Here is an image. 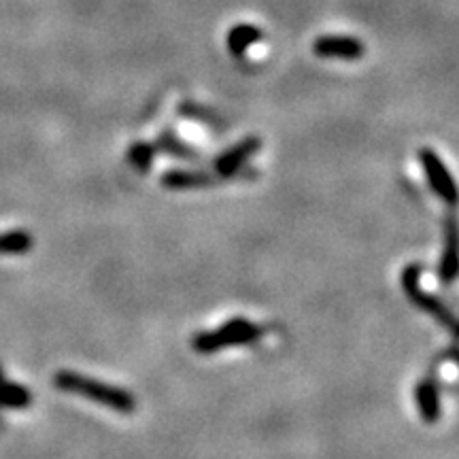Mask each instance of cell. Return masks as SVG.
<instances>
[{
  "label": "cell",
  "instance_id": "obj_7",
  "mask_svg": "<svg viewBox=\"0 0 459 459\" xmlns=\"http://www.w3.org/2000/svg\"><path fill=\"white\" fill-rule=\"evenodd\" d=\"M260 139H255V136H251V139H245L243 143H238V145H234L232 149H228L223 156L217 160V172H220L221 177H232L234 172H237L240 166H243L247 160H249L254 153L260 149Z\"/></svg>",
  "mask_w": 459,
  "mask_h": 459
},
{
  "label": "cell",
  "instance_id": "obj_3",
  "mask_svg": "<svg viewBox=\"0 0 459 459\" xmlns=\"http://www.w3.org/2000/svg\"><path fill=\"white\" fill-rule=\"evenodd\" d=\"M419 273H421V268H419L417 264H411V266L404 268V274H402V287H404L406 296H409L419 308H423V311L438 319L446 330H451L453 334L459 338V317H455V315H453L449 308L438 300V298H434L432 294H426L423 290H419Z\"/></svg>",
  "mask_w": 459,
  "mask_h": 459
},
{
  "label": "cell",
  "instance_id": "obj_11",
  "mask_svg": "<svg viewBox=\"0 0 459 459\" xmlns=\"http://www.w3.org/2000/svg\"><path fill=\"white\" fill-rule=\"evenodd\" d=\"M32 402L26 387L15 385V383L0 381V406H11V409H24Z\"/></svg>",
  "mask_w": 459,
  "mask_h": 459
},
{
  "label": "cell",
  "instance_id": "obj_1",
  "mask_svg": "<svg viewBox=\"0 0 459 459\" xmlns=\"http://www.w3.org/2000/svg\"><path fill=\"white\" fill-rule=\"evenodd\" d=\"M54 383L57 389H62V392L83 395V398L99 402V404H105L108 409L124 412V415H130V412L134 411V398H132L126 389L107 385V383L94 381V378L77 375V372L60 370L54 377Z\"/></svg>",
  "mask_w": 459,
  "mask_h": 459
},
{
  "label": "cell",
  "instance_id": "obj_6",
  "mask_svg": "<svg viewBox=\"0 0 459 459\" xmlns=\"http://www.w3.org/2000/svg\"><path fill=\"white\" fill-rule=\"evenodd\" d=\"M438 274L445 283H453L459 277V223L453 215L446 217L445 223V251Z\"/></svg>",
  "mask_w": 459,
  "mask_h": 459
},
{
  "label": "cell",
  "instance_id": "obj_5",
  "mask_svg": "<svg viewBox=\"0 0 459 459\" xmlns=\"http://www.w3.org/2000/svg\"><path fill=\"white\" fill-rule=\"evenodd\" d=\"M313 51L317 57H328V60H359L364 57V43L353 37H341V34H325L313 43Z\"/></svg>",
  "mask_w": 459,
  "mask_h": 459
},
{
  "label": "cell",
  "instance_id": "obj_9",
  "mask_svg": "<svg viewBox=\"0 0 459 459\" xmlns=\"http://www.w3.org/2000/svg\"><path fill=\"white\" fill-rule=\"evenodd\" d=\"M415 400L419 406V412H421V419L428 423H434L436 419L440 417V398L438 389L432 381H421L417 385Z\"/></svg>",
  "mask_w": 459,
  "mask_h": 459
},
{
  "label": "cell",
  "instance_id": "obj_8",
  "mask_svg": "<svg viewBox=\"0 0 459 459\" xmlns=\"http://www.w3.org/2000/svg\"><path fill=\"white\" fill-rule=\"evenodd\" d=\"M262 39H264L262 28H257L254 24H237L230 28L226 43H228L230 54L240 57L247 54V49L260 43Z\"/></svg>",
  "mask_w": 459,
  "mask_h": 459
},
{
  "label": "cell",
  "instance_id": "obj_4",
  "mask_svg": "<svg viewBox=\"0 0 459 459\" xmlns=\"http://www.w3.org/2000/svg\"><path fill=\"white\" fill-rule=\"evenodd\" d=\"M419 162H421L423 170H426V177L436 196L443 198L446 204H457L459 187L455 186V181H453L446 164L436 156V152H432V149H421V152H419Z\"/></svg>",
  "mask_w": 459,
  "mask_h": 459
},
{
  "label": "cell",
  "instance_id": "obj_10",
  "mask_svg": "<svg viewBox=\"0 0 459 459\" xmlns=\"http://www.w3.org/2000/svg\"><path fill=\"white\" fill-rule=\"evenodd\" d=\"M32 249V237L26 230H9L0 232V254L20 255Z\"/></svg>",
  "mask_w": 459,
  "mask_h": 459
},
{
  "label": "cell",
  "instance_id": "obj_12",
  "mask_svg": "<svg viewBox=\"0 0 459 459\" xmlns=\"http://www.w3.org/2000/svg\"><path fill=\"white\" fill-rule=\"evenodd\" d=\"M211 179L206 175H198V172H187V170H172L169 175H164L162 183L175 189H186V187H198L209 183Z\"/></svg>",
  "mask_w": 459,
  "mask_h": 459
},
{
  "label": "cell",
  "instance_id": "obj_2",
  "mask_svg": "<svg viewBox=\"0 0 459 459\" xmlns=\"http://www.w3.org/2000/svg\"><path fill=\"white\" fill-rule=\"evenodd\" d=\"M262 336V328L247 319H232L215 332H204L194 338V349L198 353H215L220 349L234 347V344H249Z\"/></svg>",
  "mask_w": 459,
  "mask_h": 459
},
{
  "label": "cell",
  "instance_id": "obj_13",
  "mask_svg": "<svg viewBox=\"0 0 459 459\" xmlns=\"http://www.w3.org/2000/svg\"><path fill=\"white\" fill-rule=\"evenodd\" d=\"M152 160H153V149L145 145V143H139V145L130 149V162L139 166V169H149Z\"/></svg>",
  "mask_w": 459,
  "mask_h": 459
}]
</instances>
